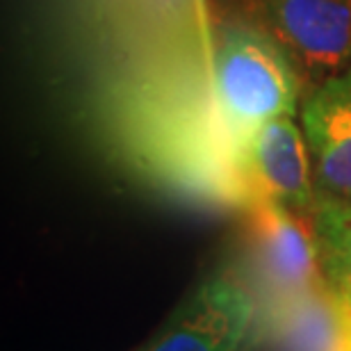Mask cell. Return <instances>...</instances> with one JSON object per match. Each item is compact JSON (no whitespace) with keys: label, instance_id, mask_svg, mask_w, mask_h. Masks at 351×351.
<instances>
[{"label":"cell","instance_id":"6da1fadb","mask_svg":"<svg viewBox=\"0 0 351 351\" xmlns=\"http://www.w3.org/2000/svg\"><path fill=\"white\" fill-rule=\"evenodd\" d=\"M213 91L223 123L247 142L269 119L297 114L301 78L283 46L263 25L233 23L217 39Z\"/></svg>","mask_w":351,"mask_h":351},{"label":"cell","instance_id":"7a4b0ae2","mask_svg":"<svg viewBox=\"0 0 351 351\" xmlns=\"http://www.w3.org/2000/svg\"><path fill=\"white\" fill-rule=\"evenodd\" d=\"M244 278L258 299V317L326 283L311 215L258 194L244 208Z\"/></svg>","mask_w":351,"mask_h":351},{"label":"cell","instance_id":"3957f363","mask_svg":"<svg viewBox=\"0 0 351 351\" xmlns=\"http://www.w3.org/2000/svg\"><path fill=\"white\" fill-rule=\"evenodd\" d=\"M258 299L240 267L203 278L146 351H242L254 345Z\"/></svg>","mask_w":351,"mask_h":351},{"label":"cell","instance_id":"277c9868","mask_svg":"<svg viewBox=\"0 0 351 351\" xmlns=\"http://www.w3.org/2000/svg\"><path fill=\"white\" fill-rule=\"evenodd\" d=\"M299 75L322 85L351 66V0H256Z\"/></svg>","mask_w":351,"mask_h":351},{"label":"cell","instance_id":"5b68a950","mask_svg":"<svg viewBox=\"0 0 351 351\" xmlns=\"http://www.w3.org/2000/svg\"><path fill=\"white\" fill-rule=\"evenodd\" d=\"M244 169L254 187L269 199L311 215L317 201L315 173L304 130L292 117L269 119L247 137Z\"/></svg>","mask_w":351,"mask_h":351},{"label":"cell","instance_id":"8992f818","mask_svg":"<svg viewBox=\"0 0 351 351\" xmlns=\"http://www.w3.org/2000/svg\"><path fill=\"white\" fill-rule=\"evenodd\" d=\"M301 130L319 192L351 201V66L306 98Z\"/></svg>","mask_w":351,"mask_h":351},{"label":"cell","instance_id":"52a82bcc","mask_svg":"<svg viewBox=\"0 0 351 351\" xmlns=\"http://www.w3.org/2000/svg\"><path fill=\"white\" fill-rule=\"evenodd\" d=\"M351 308L328 283L258 317L254 345L267 351H347Z\"/></svg>","mask_w":351,"mask_h":351},{"label":"cell","instance_id":"ba28073f","mask_svg":"<svg viewBox=\"0 0 351 351\" xmlns=\"http://www.w3.org/2000/svg\"><path fill=\"white\" fill-rule=\"evenodd\" d=\"M311 221L326 280L351 301V201L317 192Z\"/></svg>","mask_w":351,"mask_h":351},{"label":"cell","instance_id":"9c48e42d","mask_svg":"<svg viewBox=\"0 0 351 351\" xmlns=\"http://www.w3.org/2000/svg\"><path fill=\"white\" fill-rule=\"evenodd\" d=\"M349 308H351V301H347ZM347 351H351V324H349V340H347Z\"/></svg>","mask_w":351,"mask_h":351}]
</instances>
